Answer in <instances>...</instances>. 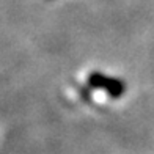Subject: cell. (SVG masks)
<instances>
[{
  "label": "cell",
  "instance_id": "6da1fadb",
  "mask_svg": "<svg viewBox=\"0 0 154 154\" xmlns=\"http://www.w3.org/2000/svg\"><path fill=\"white\" fill-rule=\"evenodd\" d=\"M88 83L91 88H101L112 97H121L126 91V85L123 80L107 77L101 72H91L88 75Z\"/></svg>",
  "mask_w": 154,
  "mask_h": 154
}]
</instances>
